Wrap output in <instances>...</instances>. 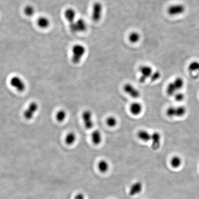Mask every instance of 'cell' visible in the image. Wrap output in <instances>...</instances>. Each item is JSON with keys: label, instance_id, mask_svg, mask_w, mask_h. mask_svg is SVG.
<instances>
[{"label": "cell", "instance_id": "obj_1", "mask_svg": "<svg viewBox=\"0 0 199 199\" xmlns=\"http://www.w3.org/2000/svg\"><path fill=\"white\" fill-rule=\"evenodd\" d=\"M86 53V48L80 44H76L71 48V61L73 64H78L81 61Z\"/></svg>", "mask_w": 199, "mask_h": 199}, {"label": "cell", "instance_id": "obj_2", "mask_svg": "<svg viewBox=\"0 0 199 199\" xmlns=\"http://www.w3.org/2000/svg\"><path fill=\"white\" fill-rule=\"evenodd\" d=\"M70 30L71 32L79 33L85 32L87 29L86 22L83 18H78L70 24Z\"/></svg>", "mask_w": 199, "mask_h": 199}, {"label": "cell", "instance_id": "obj_3", "mask_svg": "<svg viewBox=\"0 0 199 199\" xmlns=\"http://www.w3.org/2000/svg\"><path fill=\"white\" fill-rule=\"evenodd\" d=\"M10 84L14 88L18 91L22 92L25 91L26 85L22 78L18 76L11 77L10 79Z\"/></svg>", "mask_w": 199, "mask_h": 199}, {"label": "cell", "instance_id": "obj_4", "mask_svg": "<svg viewBox=\"0 0 199 199\" xmlns=\"http://www.w3.org/2000/svg\"><path fill=\"white\" fill-rule=\"evenodd\" d=\"M82 118L83 123L87 129L90 130L94 126L93 114L90 110H85L82 113Z\"/></svg>", "mask_w": 199, "mask_h": 199}, {"label": "cell", "instance_id": "obj_5", "mask_svg": "<svg viewBox=\"0 0 199 199\" xmlns=\"http://www.w3.org/2000/svg\"><path fill=\"white\" fill-rule=\"evenodd\" d=\"M139 71L141 73L139 81L141 84L144 83L147 79L150 78L153 73V69L148 65H141L139 68Z\"/></svg>", "mask_w": 199, "mask_h": 199}, {"label": "cell", "instance_id": "obj_6", "mask_svg": "<svg viewBox=\"0 0 199 199\" xmlns=\"http://www.w3.org/2000/svg\"><path fill=\"white\" fill-rule=\"evenodd\" d=\"M123 90L124 92L133 99H138L141 96V92L139 90L130 83L124 84Z\"/></svg>", "mask_w": 199, "mask_h": 199}, {"label": "cell", "instance_id": "obj_7", "mask_svg": "<svg viewBox=\"0 0 199 199\" xmlns=\"http://www.w3.org/2000/svg\"><path fill=\"white\" fill-rule=\"evenodd\" d=\"M103 7L101 2H95L93 5L92 18L94 22H97L100 21L102 17Z\"/></svg>", "mask_w": 199, "mask_h": 199}, {"label": "cell", "instance_id": "obj_8", "mask_svg": "<svg viewBox=\"0 0 199 199\" xmlns=\"http://www.w3.org/2000/svg\"><path fill=\"white\" fill-rule=\"evenodd\" d=\"M38 108L39 106L38 103L35 101L31 102L24 113L25 118L27 120H31L34 117Z\"/></svg>", "mask_w": 199, "mask_h": 199}, {"label": "cell", "instance_id": "obj_9", "mask_svg": "<svg viewBox=\"0 0 199 199\" xmlns=\"http://www.w3.org/2000/svg\"><path fill=\"white\" fill-rule=\"evenodd\" d=\"M185 11V7L183 4L171 5L169 7L167 12L171 16H176L183 14Z\"/></svg>", "mask_w": 199, "mask_h": 199}, {"label": "cell", "instance_id": "obj_10", "mask_svg": "<svg viewBox=\"0 0 199 199\" xmlns=\"http://www.w3.org/2000/svg\"><path fill=\"white\" fill-rule=\"evenodd\" d=\"M161 136L160 133L155 131L151 134V148L154 150L159 149L161 145Z\"/></svg>", "mask_w": 199, "mask_h": 199}, {"label": "cell", "instance_id": "obj_11", "mask_svg": "<svg viewBox=\"0 0 199 199\" xmlns=\"http://www.w3.org/2000/svg\"><path fill=\"white\" fill-rule=\"evenodd\" d=\"M143 109V106L140 102L138 101L133 102L130 106V113L132 115L137 116L141 114Z\"/></svg>", "mask_w": 199, "mask_h": 199}, {"label": "cell", "instance_id": "obj_12", "mask_svg": "<svg viewBox=\"0 0 199 199\" xmlns=\"http://www.w3.org/2000/svg\"><path fill=\"white\" fill-rule=\"evenodd\" d=\"M50 19L45 16L39 17L37 20V24L38 27L41 29H46L50 26Z\"/></svg>", "mask_w": 199, "mask_h": 199}, {"label": "cell", "instance_id": "obj_13", "mask_svg": "<svg viewBox=\"0 0 199 199\" xmlns=\"http://www.w3.org/2000/svg\"><path fill=\"white\" fill-rule=\"evenodd\" d=\"M91 141L95 145H99L102 141V135L101 132L99 130H95L91 134Z\"/></svg>", "mask_w": 199, "mask_h": 199}, {"label": "cell", "instance_id": "obj_14", "mask_svg": "<svg viewBox=\"0 0 199 199\" xmlns=\"http://www.w3.org/2000/svg\"><path fill=\"white\" fill-rule=\"evenodd\" d=\"M65 18L70 24L71 23L76 20V11L72 8H68L66 9L64 13Z\"/></svg>", "mask_w": 199, "mask_h": 199}, {"label": "cell", "instance_id": "obj_15", "mask_svg": "<svg viewBox=\"0 0 199 199\" xmlns=\"http://www.w3.org/2000/svg\"><path fill=\"white\" fill-rule=\"evenodd\" d=\"M138 138L141 141L145 142L151 141V134L145 130H141L137 133Z\"/></svg>", "mask_w": 199, "mask_h": 199}, {"label": "cell", "instance_id": "obj_16", "mask_svg": "<svg viewBox=\"0 0 199 199\" xmlns=\"http://www.w3.org/2000/svg\"><path fill=\"white\" fill-rule=\"evenodd\" d=\"M142 189V185L141 183L139 182H136L132 185L130 188L129 193L131 196H134L140 193Z\"/></svg>", "mask_w": 199, "mask_h": 199}, {"label": "cell", "instance_id": "obj_17", "mask_svg": "<svg viewBox=\"0 0 199 199\" xmlns=\"http://www.w3.org/2000/svg\"><path fill=\"white\" fill-rule=\"evenodd\" d=\"M77 140V136L73 132H70L66 135L65 138V142L68 145H73Z\"/></svg>", "mask_w": 199, "mask_h": 199}, {"label": "cell", "instance_id": "obj_18", "mask_svg": "<svg viewBox=\"0 0 199 199\" xmlns=\"http://www.w3.org/2000/svg\"><path fill=\"white\" fill-rule=\"evenodd\" d=\"M109 165L107 161L101 160L98 163V168L101 172L105 173L108 170Z\"/></svg>", "mask_w": 199, "mask_h": 199}, {"label": "cell", "instance_id": "obj_19", "mask_svg": "<svg viewBox=\"0 0 199 199\" xmlns=\"http://www.w3.org/2000/svg\"><path fill=\"white\" fill-rule=\"evenodd\" d=\"M23 12L25 16L31 17L34 15L36 10L33 6L31 5H27L24 8Z\"/></svg>", "mask_w": 199, "mask_h": 199}, {"label": "cell", "instance_id": "obj_20", "mask_svg": "<svg viewBox=\"0 0 199 199\" xmlns=\"http://www.w3.org/2000/svg\"><path fill=\"white\" fill-rule=\"evenodd\" d=\"M170 163L172 167L174 168H177L179 167L182 164V159L179 156H174L171 158Z\"/></svg>", "mask_w": 199, "mask_h": 199}, {"label": "cell", "instance_id": "obj_21", "mask_svg": "<svg viewBox=\"0 0 199 199\" xmlns=\"http://www.w3.org/2000/svg\"><path fill=\"white\" fill-rule=\"evenodd\" d=\"M106 123L108 127L114 128L117 125L118 120L114 116H109L106 118Z\"/></svg>", "mask_w": 199, "mask_h": 199}, {"label": "cell", "instance_id": "obj_22", "mask_svg": "<svg viewBox=\"0 0 199 199\" xmlns=\"http://www.w3.org/2000/svg\"><path fill=\"white\" fill-rule=\"evenodd\" d=\"M187 112V109L185 107L183 106L175 107V117H181L184 116Z\"/></svg>", "mask_w": 199, "mask_h": 199}, {"label": "cell", "instance_id": "obj_23", "mask_svg": "<svg viewBox=\"0 0 199 199\" xmlns=\"http://www.w3.org/2000/svg\"><path fill=\"white\" fill-rule=\"evenodd\" d=\"M140 35L138 33L136 32H132L129 36V40L130 42L133 43H136L138 42L140 39Z\"/></svg>", "mask_w": 199, "mask_h": 199}, {"label": "cell", "instance_id": "obj_24", "mask_svg": "<svg viewBox=\"0 0 199 199\" xmlns=\"http://www.w3.org/2000/svg\"><path fill=\"white\" fill-rule=\"evenodd\" d=\"M177 91L176 86L173 82L169 83L167 87V90H166L167 94L169 96L174 95L177 93Z\"/></svg>", "mask_w": 199, "mask_h": 199}, {"label": "cell", "instance_id": "obj_25", "mask_svg": "<svg viewBox=\"0 0 199 199\" xmlns=\"http://www.w3.org/2000/svg\"><path fill=\"white\" fill-rule=\"evenodd\" d=\"M66 112L64 110H60L57 112L56 115V118L57 121L60 122H62L66 118Z\"/></svg>", "mask_w": 199, "mask_h": 199}, {"label": "cell", "instance_id": "obj_26", "mask_svg": "<svg viewBox=\"0 0 199 199\" xmlns=\"http://www.w3.org/2000/svg\"><path fill=\"white\" fill-rule=\"evenodd\" d=\"M173 82L177 91L181 90V88H182L184 87V79L180 77L177 78L174 80V81H173Z\"/></svg>", "mask_w": 199, "mask_h": 199}, {"label": "cell", "instance_id": "obj_27", "mask_svg": "<svg viewBox=\"0 0 199 199\" xmlns=\"http://www.w3.org/2000/svg\"><path fill=\"white\" fill-rule=\"evenodd\" d=\"M189 70L191 71H199V62L193 61L191 63L189 66Z\"/></svg>", "mask_w": 199, "mask_h": 199}, {"label": "cell", "instance_id": "obj_28", "mask_svg": "<svg viewBox=\"0 0 199 199\" xmlns=\"http://www.w3.org/2000/svg\"><path fill=\"white\" fill-rule=\"evenodd\" d=\"M161 73L159 71H155L153 72L150 77V80L152 82H154L158 80L161 78Z\"/></svg>", "mask_w": 199, "mask_h": 199}, {"label": "cell", "instance_id": "obj_29", "mask_svg": "<svg viewBox=\"0 0 199 199\" xmlns=\"http://www.w3.org/2000/svg\"><path fill=\"white\" fill-rule=\"evenodd\" d=\"M174 99L175 100L178 102L183 101L184 99L185 95L182 92H177L174 95Z\"/></svg>", "mask_w": 199, "mask_h": 199}, {"label": "cell", "instance_id": "obj_30", "mask_svg": "<svg viewBox=\"0 0 199 199\" xmlns=\"http://www.w3.org/2000/svg\"><path fill=\"white\" fill-rule=\"evenodd\" d=\"M75 199H85V196L82 194H78L75 196Z\"/></svg>", "mask_w": 199, "mask_h": 199}]
</instances>
